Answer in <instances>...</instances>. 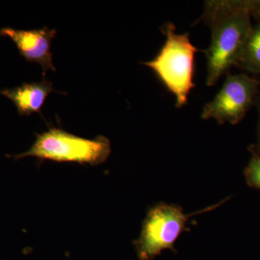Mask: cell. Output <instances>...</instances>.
Returning a JSON list of instances; mask_svg holds the SVG:
<instances>
[{"instance_id":"5","label":"cell","mask_w":260,"mask_h":260,"mask_svg":"<svg viewBox=\"0 0 260 260\" xmlns=\"http://www.w3.org/2000/svg\"><path fill=\"white\" fill-rule=\"evenodd\" d=\"M259 86V82L249 75H228L217 95L205 104L202 119H215L219 124H239L255 102Z\"/></svg>"},{"instance_id":"4","label":"cell","mask_w":260,"mask_h":260,"mask_svg":"<svg viewBox=\"0 0 260 260\" xmlns=\"http://www.w3.org/2000/svg\"><path fill=\"white\" fill-rule=\"evenodd\" d=\"M224 202L190 214L184 213L179 205L162 202L151 207L143 221L139 237L133 242L138 259L153 260L166 249L175 251L174 245L181 234L189 231L186 225L189 218L215 209Z\"/></svg>"},{"instance_id":"10","label":"cell","mask_w":260,"mask_h":260,"mask_svg":"<svg viewBox=\"0 0 260 260\" xmlns=\"http://www.w3.org/2000/svg\"><path fill=\"white\" fill-rule=\"evenodd\" d=\"M251 153H255L260 156V136L258 137V141L255 145H251L249 148Z\"/></svg>"},{"instance_id":"3","label":"cell","mask_w":260,"mask_h":260,"mask_svg":"<svg viewBox=\"0 0 260 260\" xmlns=\"http://www.w3.org/2000/svg\"><path fill=\"white\" fill-rule=\"evenodd\" d=\"M110 153L111 143L106 137L101 135L93 140L86 139L51 127L37 135L35 143L27 151L7 157L15 160L34 157L51 161L99 166L107 160Z\"/></svg>"},{"instance_id":"2","label":"cell","mask_w":260,"mask_h":260,"mask_svg":"<svg viewBox=\"0 0 260 260\" xmlns=\"http://www.w3.org/2000/svg\"><path fill=\"white\" fill-rule=\"evenodd\" d=\"M161 30L166 37L165 44L153 59L142 64L153 70L175 95L176 107L181 108L186 105L189 92L195 86L194 54L199 50L191 44L189 32L177 34L172 22L164 24Z\"/></svg>"},{"instance_id":"8","label":"cell","mask_w":260,"mask_h":260,"mask_svg":"<svg viewBox=\"0 0 260 260\" xmlns=\"http://www.w3.org/2000/svg\"><path fill=\"white\" fill-rule=\"evenodd\" d=\"M236 66L260 74V17L252 25Z\"/></svg>"},{"instance_id":"1","label":"cell","mask_w":260,"mask_h":260,"mask_svg":"<svg viewBox=\"0 0 260 260\" xmlns=\"http://www.w3.org/2000/svg\"><path fill=\"white\" fill-rule=\"evenodd\" d=\"M260 17V2H205L204 12L196 22L204 21L211 30L207 59L206 85L211 87L237 64L250 32L251 16Z\"/></svg>"},{"instance_id":"9","label":"cell","mask_w":260,"mask_h":260,"mask_svg":"<svg viewBox=\"0 0 260 260\" xmlns=\"http://www.w3.org/2000/svg\"><path fill=\"white\" fill-rule=\"evenodd\" d=\"M251 153L250 160L244 169V177L248 186L260 190V156Z\"/></svg>"},{"instance_id":"7","label":"cell","mask_w":260,"mask_h":260,"mask_svg":"<svg viewBox=\"0 0 260 260\" xmlns=\"http://www.w3.org/2000/svg\"><path fill=\"white\" fill-rule=\"evenodd\" d=\"M55 91L53 84L45 78L37 83H25L13 88H5L0 94L15 104L18 114L30 116L32 113L41 114L48 95Z\"/></svg>"},{"instance_id":"6","label":"cell","mask_w":260,"mask_h":260,"mask_svg":"<svg viewBox=\"0 0 260 260\" xmlns=\"http://www.w3.org/2000/svg\"><path fill=\"white\" fill-rule=\"evenodd\" d=\"M56 34L55 29H49L47 26L32 30L8 27L0 30V35L9 38L25 60L37 63L42 67L44 75L48 70L56 71L51 52V41Z\"/></svg>"},{"instance_id":"11","label":"cell","mask_w":260,"mask_h":260,"mask_svg":"<svg viewBox=\"0 0 260 260\" xmlns=\"http://www.w3.org/2000/svg\"><path fill=\"white\" fill-rule=\"evenodd\" d=\"M256 106H257L258 112H259V122H258L257 135L258 137L260 136V88L257 95H256Z\"/></svg>"}]
</instances>
